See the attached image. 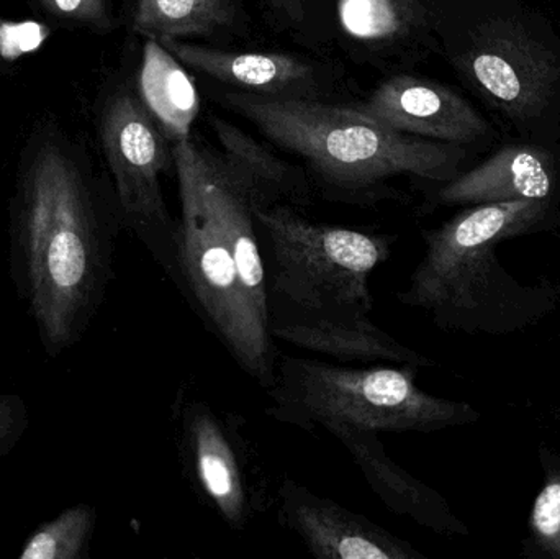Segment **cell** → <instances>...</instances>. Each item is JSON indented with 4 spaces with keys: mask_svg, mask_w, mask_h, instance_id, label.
Returning <instances> with one entry per match:
<instances>
[{
    "mask_svg": "<svg viewBox=\"0 0 560 559\" xmlns=\"http://www.w3.org/2000/svg\"><path fill=\"white\" fill-rule=\"evenodd\" d=\"M114 187L55 118L35 121L9 207V272L46 357L81 343L115 278Z\"/></svg>",
    "mask_w": 560,
    "mask_h": 559,
    "instance_id": "obj_1",
    "label": "cell"
},
{
    "mask_svg": "<svg viewBox=\"0 0 560 559\" xmlns=\"http://www.w3.org/2000/svg\"><path fill=\"white\" fill-rule=\"evenodd\" d=\"M560 226L558 203L509 200L466 207L424 230V253L398 302L441 330L505 337L541 324L560 304L559 282L518 281L500 261L503 242Z\"/></svg>",
    "mask_w": 560,
    "mask_h": 559,
    "instance_id": "obj_2",
    "label": "cell"
},
{
    "mask_svg": "<svg viewBox=\"0 0 560 559\" xmlns=\"http://www.w3.org/2000/svg\"><path fill=\"white\" fill-rule=\"evenodd\" d=\"M225 101L272 143L302 158L331 200L388 199L385 186L400 176L444 184L466 156L460 144L388 130L355 107L240 91L226 92Z\"/></svg>",
    "mask_w": 560,
    "mask_h": 559,
    "instance_id": "obj_3",
    "label": "cell"
},
{
    "mask_svg": "<svg viewBox=\"0 0 560 559\" xmlns=\"http://www.w3.org/2000/svg\"><path fill=\"white\" fill-rule=\"evenodd\" d=\"M413 364L336 366L325 361L280 354L276 381L266 389L268 414L283 426L369 430L381 433H434L472 426L476 407L441 399L417 384Z\"/></svg>",
    "mask_w": 560,
    "mask_h": 559,
    "instance_id": "obj_4",
    "label": "cell"
},
{
    "mask_svg": "<svg viewBox=\"0 0 560 559\" xmlns=\"http://www.w3.org/2000/svg\"><path fill=\"white\" fill-rule=\"evenodd\" d=\"M268 268L269 325L280 321L364 318L371 278L397 236L316 223L287 203L256 206Z\"/></svg>",
    "mask_w": 560,
    "mask_h": 559,
    "instance_id": "obj_5",
    "label": "cell"
},
{
    "mask_svg": "<svg viewBox=\"0 0 560 559\" xmlns=\"http://www.w3.org/2000/svg\"><path fill=\"white\" fill-rule=\"evenodd\" d=\"M427 2L451 65L513 124L532 127L558 107L560 45L535 16L500 0Z\"/></svg>",
    "mask_w": 560,
    "mask_h": 559,
    "instance_id": "obj_6",
    "label": "cell"
},
{
    "mask_svg": "<svg viewBox=\"0 0 560 559\" xmlns=\"http://www.w3.org/2000/svg\"><path fill=\"white\" fill-rule=\"evenodd\" d=\"M197 151L199 144L190 138L173 147L180 196L179 292L236 364L266 391L275 384L280 354L269 322L246 295L225 233L203 193Z\"/></svg>",
    "mask_w": 560,
    "mask_h": 559,
    "instance_id": "obj_7",
    "label": "cell"
},
{
    "mask_svg": "<svg viewBox=\"0 0 560 559\" xmlns=\"http://www.w3.org/2000/svg\"><path fill=\"white\" fill-rule=\"evenodd\" d=\"M98 141L110 171L121 225L180 289L177 222L164 200L161 177L173 150L140 95L118 85L105 95L97 115Z\"/></svg>",
    "mask_w": 560,
    "mask_h": 559,
    "instance_id": "obj_8",
    "label": "cell"
},
{
    "mask_svg": "<svg viewBox=\"0 0 560 559\" xmlns=\"http://www.w3.org/2000/svg\"><path fill=\"white\" fill-rule=\"evenodd\" d=\"M177 406V453L187 485L230 531L242 534L271 504L245 420L203 400Z\"/></svg>",
    "mask_w": 560,
    "mask_h": 559,
    "instance_id": "obj_9",
    "label": "cell"
},
{
    "mask_svg": "<svg viewBox=\"0 0 560 559\" xmlns=\"http://www.w3.org/2000/svg\"><path fill=\"white\" fill-rule=\"evenodd\" d=\"M278 519L316 559H427L410 541L287 476L278 489Z\"/></svg>",
    "mask_w": 560,
    "mask_h": 559,
    "instance_id": "obj_10",
    "label": "cell"
},
{
    "mask_svg": "<svg viewBox=\"0 0 560 559\" xmlns=\"http://www.w3.org/2000/svg\"><path fill=\"white\" fill-rule=\"evenodd\" d=\"M355 108L388 130L424 140L463 147L489 135L486 118L463 95L410 74L385 79Z\"/></svg>",
    "mask_w": 560,
    "mask_h": 559,
    "instance_id": "obj_11",
    "label": "cell"
},
{
    "mask_svg": "<svg viewBox=\"0 0 560 559\" xmlns=\"http://www.w3.org/2000/svg\"><path fill=\"white\" fill-rule=\"evenodd\" d=\"M329 435L348 450L369 488L392 514L441 537H469L470 528L454 514L446 498L394 462L378 433L338 429Z\"/></svg>",
    "mask_w": 560,
    "mask_h": 559,
    "instance_id": "obj_12",
    "label": "cell"
},
{
    "mask_svg": "<svg viewBox=\"0 0 560 559\" xmlns=\"http://www.w3.org/2000/svg\"><path fill=\"white\" fill-rule=\"evenodd\" d=\"M161 45L183 65L259 97L319 101L325 84L318 65L289 53L223 51L180 39H164Z\"/></svg>",
    "mask_w": 560,
    "mask_h": 559,
    "instance_id": "obj_13",
    "label": "cell"
},
{
    "mask_svg": "<svg viewBox=\"0 0 560 559\" xmlns=\"http://www.w3.org/2000/svg\"><path fill=\"white\" fill-rule=\"evenodd\" d=\"M560 196L558 163L536 144H510L474 170L441 184L436 206H479L509 200H549Z\"/></svg>",
    "mask_w": 560,
    "mask_h": 559,
    "instance_id": "obj_14",
    "label": "cell"
},
{
    "mask_svg": "<svg viewBox=\"0 0 560 559\" xmlns=\"http://www.w3.org/2000/svg\"><path fill=\"white\" fill-rule=\"evenodd\" d=\"M272 337L300 350L335 358L342 363L413 364L433 368L427 354L407 347L369 317L271 322Z\"/></svg>",
    "mask_w": 560,
    "mask_h": 559,
    "instance_id": "obj_15",
    "label": "cell"
},
{
    "mask_svg": "<svg viewBox=\"0 0 560 559\" xmlns=\"http://www.w3.org/2000/svg\"><path fill=\"white\" fill-rule=\"evenodd\" d=\"M336 19L364 51L395 56L433 39L427 0H336Z\"/></svg>",
    "mask_w": 560,
    "mask_h": 559,
    "instance_id": "obj_16",
    "label": "cell"
},
{
    "mask_svg": "<svg viewBox=\"0 0 560 559\" xmlns=\"http://www.w3.org/2000/svg\"><path fill=\"white\" fill-rule=\"evenodd\" d=\"M212 127L222 147L223 160L255 187L262 206H310L312 187L305 171L280 160L268 147L230 121L212 118Z\"/></svg>",
    "mask_w": 560,
    "mask_h": 559,
    "instance_id": "obj_17",
    "label": "cell"
},
{
    "mask_svg": "<svg viewBox=\"0 0 560 559\" xmlns=\"http://www.w3.org/2000/svg\"><path fill=\"white\" fill-rule=\"evenodd\" d=\"M140 98L174 143L190 138L200 112L199 92L179 59L156 39H147L141 65Z\"/></svg>",
    "mask_w": 560,
    "mask_h": 559,
    "instance_id": "obj_18",
    "label": "cell"
},
{
    "mask_svg": "<svg viewBox=\"0 0 560 559\" xmlns=\"http://www.w3.org/2000/svg\"><path fill=\"white\" fill-rule=\"evenodd\" d=\"M236 0H137L133 30L147 39H183L230 28Z\"/></svg>",
    "mask_w": 560,
    "mask_h": 559,
    "instance_id": "obj_19",
    "label": "cell"
},
{
    "mask_svg": "<svg viewBox=\"0 0 560 559\" xmlns=\"http://www.w3.org/2000/svg\"><path fill=\"white\" fill-rule=\"evenodd\" d=\"M97 509L79 502L39 524L20 547L19 559H89Z\"/></svg>",
    "mask_w": 560,
    "mask_h": 559,
    "instance_id": "obj_20",
    "label": "cell"
},
{
    "mask_svg": "<svg viewBox=\"0 0 560 559\" xmlns=\"http://www.w3.org/2000/svg\"><path fill=\"white\" fill-rule=\"evenodd\" d=\"M542 485L529 511L522 555L528 559H560V449L538 452Z\"/></svg>",
    "mask_w": 560,
    "mask_h": 559,
    "instance_id": "obj_21",
    "label": "cell"
},
{
    "mask_svg": "<svg viewBox=\"0 0 560 559\" xmlns=\"http://www.w3.org/2000/svg\"><path fill=\"white\" fill-rule=\"evenodd\" d=\"M49 19L62 25L110 33L117 26L110 0H33Z\"/></svg>",
    "mask_w": 560,
    "mask_h": 559,
    "instance_id": "obj_22",
    "label": "cell"
},
{
    "mask_svg": "<svg viewBox=\"0 0 560 559\" xmlns=\"http://www.w3.org/2000/svg\"><path fill=\"white\" fill-rule=\"evenodd\" d=\"M30 412L19 394H0V459L9 456L28 432Z\"/></svg>",
    "mask_w": 560,
    "mask_h": 559,
    "instance_id": "obj_23",
    "label": "cell"
},
{
    "mask_svg": "<svg viewBox=\"0 0 560 559\" xmlns=\"http://www.w3.org/2000/svg\"><path fill=\"white\" fill-rule=\"evenodd\" d=\"M272 15L285 26H303L322 0H265Z\"/></svg>",
    "mask_w": 560,
    "mask_h": 559,
    "instance_id": "obj_24",
    "label": "cell"
},
{
    "mask_svg": "<svg viewBox=\"0 0 560 559\" xmlns=\"http://www.w3.org/2000/svg\"><path fill=\"white\" fill-rule=\"evenodd\" d=\"M3 69V58H2V53H0V71H2Z\"/></svg>",
    "mask_w": 560,
    "mask_h": 559,
    "instance_id": "obj_25",
    "label": "cell"
}]
</instances>
